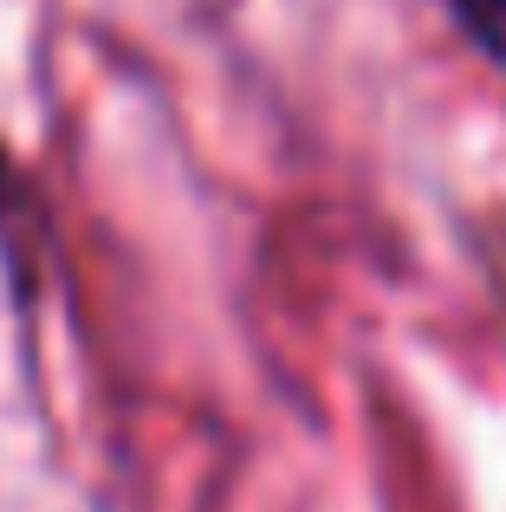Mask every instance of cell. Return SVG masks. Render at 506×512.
I'll list each match as a JSON object with an SVG mask.
<instances>
[{
	"mask_svg": "<svg viewBox=\"0 0 506 512\" xmlns=\"http://www.w3.org/2000/svg\"><path fill=\"white\" fill-rule=\"evenodd\" d=\"M455 20L494 65H506V0H455Z\"/></svg>",
	"mask_w": 506,
	"mask_h": 512,
	"instance_id": "1",
	"label": "cell"
}]
</instances>
